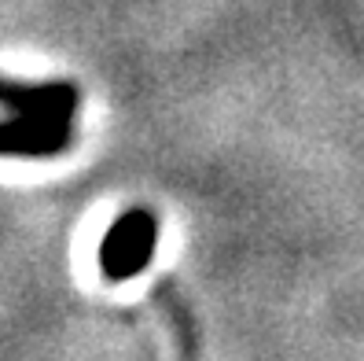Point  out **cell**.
Wrapping results in <instances>:
<instances>
[{"mask_svg": "<svg viewBox=\"0 0 364 361\" xmlns=\"http://www.w3.org/2000/svg\"><path fill=\"white\" fill-rule=\"evenodd\" d=\"M159 244V221L151 210H125V214L107 229L100 244V273L111 284L133 281L147 269Z\"/></svg>", "mask_w": 364, "mask_h": 361, "instance_id": "obj_1", "label": "cell"}]
</instances>
